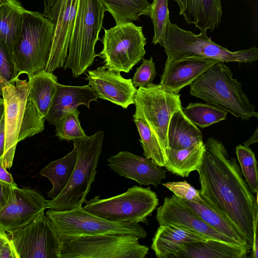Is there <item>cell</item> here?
Listing matches in <instances>:
<instances>
[{
    "mask_svg": "<svg viewBox=\"0 0 258 258\" xmlns=\"http://www.w3.org/2000/svg\"><path fill=\"white\" fill-rule=\"evenodd\" d=\"M167 59L197 56L222 62H252L258 60V48L253 46L232 51L213 41L207 33L193 32L179 27L169 21L162 45Z\"/></svg>",
    "mask_w": 258,
    "mask_h": 258,
    "instance_id": "7",
    "label": "cell"
},
{
    "mask_svg": "<svg viewBox=\"0 0 258 258\" xmlns=\"http://www.w3.org/2000/svg\"><path fill=\"white\" fill-rule=\"evenodd\" d=\"M233 75L228 66L218 61L189 85V93L236 118L246 120L257 118L255 106L250 103L242 84L232 78Z\"/></svg>",
    "mask_w": 258,
    "mask_h": 258,
    "instance_id": "3",
    "label": "cell"
},
{
    "mask_svg": "<svg viewBox=\"0 0 258 258\" xmlns=\"http://www.w3.org/2000/svg\"><path fill=\"white\" fill-rule=\"evenodd\" d=\"M0 73L8 82L14 79V67L7 47L0 38Z\"/></svg>",
    "mask_w": 258,
    "mask_h": 258,
    "instance_id": "38",
    "label": "cell"
},
{
    "mask_svg": "<svg viewBox=\"0 0 258 258\" xmlns=\"http://www.w3.org/2000/svg\"><path fill=\"white\" fill-rule=\"evenodd\" d=\"M133 120L141 138L140 141L143 149L144 156L151 159L156 165L164 167L167 160L166 153L149 126L140 118Z\"/></svg>",
    "mask_w": 258,
    "mask_h": 258,
    "instance_id": "32",
    "label": "cell"
},
{
    "mask_svg": "<svg viewBox=\"0 0 258 258\" xmlns=\"http://www.w3.org/2000/svg\"><path fill=\"white\" fill-rule=\"evenodd\" d=\"M201 198L200 202L178 199L215 230L251 250L247 239L238 228L208 201Z\"/></svg>",
    "mask_w": 258,
    "mask_h": 258,
    "instance_id": "24",
    "label": "cell"
},
{
    "mask_svg": "<svg viewBox=\"0 0 258 258\" xmlns=\"http://www.w3.org/2000/svg\"><path fill=\"white\" fill-rule=\"evenodd\" d=\"M7 82V81L0 73V96H2V88Z\"/></svg>",
    "mask_w": 258,
    "mask_h": 258,
    "instance_id": "45",
    "label": "cell"
},
{
    "mask_svg": "<svg viewBox=\"0 0 258 258\" xmlns=\"http://www.w3.org/2000/svg\"><path fill=\"white\" fill-rule=\"evenodd\" d=\"M181 109L172 115L168 128V148L175 150L186 149L203 142L201 132L186 117Z\"/></svg>",
    "mask_w": 258,
    "mask_h": 258,
    "instance_id": "25",
    "label": "cell"
},
{
    "mask_svg": "<svg viewBox=\"0 0 258 258\" xmlns=\"http://www.w3.org/2000/svg\"><path fill=\"white\" fill-rule=\"evenodd\" d=\"M46 201L34 189L14 187L13 199L0 211V228L9 233L23 228L44 213Z\"/></svg>",
    "mask_w": 258,
    "mask_h": 258,
    "instance_id": "16",
    "label": "cell"
},
{
    "mask_svg": "<svg viewBox=\"0 0 258 258\" xmlns=\"http://www.w3.org/2000/svg\"><path fill=\"white\" fill-rule=\"evenodd\" d=\"M97 98L88 84L75 86L57 83L45 120L55 125L62 117L75 110L80 105L89 109L90 103L97 101Z\"/></svg>",
    "mask_w": 258,
    "mask_h": 258,
    "instance_id": "20",
    "label": "cell"
},
{
    "mask_svg": "<svg viewBox=\"0 0 258 258\" xmlns=\"http://www.w3.org/2000/svg\"><path fill=\"white\" fill-rule=\"evenodd\" d=\"M14 187L12 185L0 180V211L13 199Z\"/></svg>",
    "mask_w": 258,
    "mask_h": 258,
    "instance_id": "39",
    "label": "cell"
},
{
    "mask_svg": "<svg viewBox=\"0 0 258 258\" xmlns=\"http://www.w3.org/2000/svg\"><path fill=\"white\" fill-rule=\"evenodd\" d=\"M78 0H44L43 15L54 26L52 48L44 70L63 67L76 17Z\"/></svg>",
    "mask_w": 258,
    "mask_h": 258,
    "instance_id": "14",
    "label": "cell"
},
{
    "mask_svg": "<svg viewBox=\"0 0 258 258\" xmlns=\"http://www.w3.org/2000/svg\"><path fill=\"white\" fill-rule=\"evenodd\" d=\"M54 34V26L42 13L25 10L21 34L12 53L14 79L22 74L30 77L44 69Z\"/></svg>",
    "mask_w": 258,
    "mask_h": 258,
    "instance_id": "4",
    "label": "cell"
},
{
    "mask_svg": "<svg viewBox=\"0 0 258 258\" xmlns=\"http://www.w3.org/2000/svg\"><path fill=\"white\" fill-rule=\"evenodd\" d=\"M101 41L103 49L98 56L103 59L104 66L108 71L128 73L146 53L143 27L133 22L104 29Z\"/></svg>",
    "mask_w": 258,
    "mask_h": 258,
    "instance_id": "10",
    "label": "cell"
},
{
    "mask_svg": "<svg viewBox=\"0 0 258 258\" xmlns=\"http://www.w3.org/2000/svg\"><path fill=\"white\" fill-rule=\"evenodd\" d=\"M3 101V99L0 98V103Z\"/></svg>",
    "mask_w": 258,
    "mask_h": 258,
    "instance_id": "48",
    "label": "cell"
},
{
    "mask_svg": "<svg viewBox=\"0 0 258 258\" xmlns=\"http://www.w3.org/2000/svg\"><path fill=\"white\" fill-rule=\"evenodd\" d=\"M156 218L159 226L168 224L177 225L199 234L208 239L241 246L209 225L174 195L164 198L163 205L157 209Z\"/></svg>",
    "mask_w": 258,
    "mask_h": 258,
    "instance_id": "15",
    "label": "cell"
},
{
    "mask_svg": "<svg viewBox=\"0 0 258 258\" xmlns=\"http://www.w3.org/2000/svg\"><path fill=\"white\" fill-rule=\"evenodd\" d=\"M77 152L73 149L64 157L53 161L40 171V174L47 178L52 188L48 192V197L53 199L57 197L68 184L75 167Z\"/></svg>",
    "mask_w": 258,
    "mask_h": 258,
    "instance_id": "29",
    "label": "cell"
},
{
    "mask_svg": "<svg viewBox=\"0 0 258 258\" xmlns=\"http://www.w3.org/2000/svg\"><path fill=\"white\" fill-rule=\"evenodd\" d=\"M129 234L85 236L63 242L60 258H144L148 246Z\"/></svg>",
    "mask_w": 258,
    "mask_h": 258,
    "instance_id": "11",
    "label": "cell"
},
{
    "mask_svg": "<svg viewBox=\"0 0 258 258\" xmlns=\"http://www.w3.org/2000/svg\"><path fill=\"white\" fill-rule=\"evenodd\" d=\"M25 10L18 0H4L0 5V38L7 47L11 57L21 34Z\"/></svg>",
    "mask_w": 258,
    "mask_h": 258,
    "instance_id": "26",
    "label": "cell"
},
{
    "mask_svg": "<svg viewBox=\"0 0 258 258\" xmlns=\"http://www.w3.org/2000/svg\"><path fill=\"white\" fill-rule=\"evenodd\" d=\"M134 104V119L140 118L147 123L166 153L170 118L182 108L180 95L164 90L159 84L151 83L137 89Z\"/></svg>",
    "mask_w": 258,
    "mask_h": 258,
    "instance_id": "12",
    "label": "cell"
},
{
    "mask_svg": "<svg viewBox=\"0 0 258 258\" xmlns=\"http://www.w3.org/2000/svg\"><path fill=\"white\" fill-rule=\"evenodd\" d=\"M8 236L19 258H60L63 242L44 213Z\"/></svg>",
    "mask_w": 258,
    "mask_h": 258,
    "instance_id": "13",
    "label": "cell"
},
{
    "mask_svg": "<svg viewBox=\"0 0 258 258\" xmlns=\"http://www.w3.org/2000/svg\"><path fill=\"white\" fill-rule=\"evenodd\" d=\"M5 115L0 123V159H3L5 155Z\"/></svg>",
    "mask_w": 258,
    "mask_h": 258,
    "instance_id": "42",
    "label": "cell"
},
{
    "mask_svg": "<svg viewBox=\"0 0 258 258\" xmlns=\"http://www.w3.org/2000/svg\"><path fill=\"white\" fill-rule=\"evenodd\" d=\"M208 239L181 226L161 225L152 239L151 248L158 258H172L187 243L205 241Z\"/></svg>",
    "mask_w": 258,
    "mask_h": 258,
    "instance_id": "22",
    "label": "cell"
},
{
    "mask_svg": "<svg viewBox=\"0 0 258 258\" xmlns=\"http://www.w3.org/2000/svg\"><path fill=\"white\" fill-rule=\"evenodd\" d=\"M0 180L10 184L14 187H17L12 175L6 170V168L4 166L3 160L1 159H0Z\"/></svg>",
    "mask_w": 258,
    "mask_h": 258,
    "instance_id": "41",
    "label": "cell"
},
{
    "mask_svg": "<svg viewBox=\"0 0 258 258\" xmlns=\"http://www.w3.org/2000/svg\"><path fill=\"white\" fill-rule=\"evenodd\" d=\"M99 196L85 202L87 212L107 221L122 223L148 224L150 216L158 205L155 192L150 187L136 185L117 196L100 199Z\"/></svg>",
    "mask_w": 258,
    "mask_h": 258,
    "instance_id": "8",
    "label": "cell"
},
{
    "mask_svg": "<svg viewBox=\"0 0 258 258\" xmlns=\"http://www.w3.org/2000/svg\"><path fill=\"white\" fill-rule=\"evenodd\" d=\"M116 24L140 20L149 16L151 4L147 0H100Z\"/></svg>",
    "mask_w": 258,
    "mask_h": 258,
    "instance_id": "30",
    "label": "cell"
},
{
    "mask_svg": "<svg viewBox=\"0 0 258 258\" xmlns=\"http://www.w3.org/2000/svg\"><path fill=\"white\" fill-rule=\"evenodd\" d=\"M142 64L137 69L132 82L135 87H146L152 83L157 73L153 57L149 59L143 58Z\"/></svg>",
    "mask_w": 258,
    "mask_h": 258,
    "instance_id": "36",
    "label": "cell"
},
{
    "mask_svg": "<svg viewBox=\"0 0 258 258\" xmlns=\"http://www.w3.org/2000/svg\"><path fill=\"white\" fill-rule=\"evenodd\" d=\"M28 85L19 78L8 81L2 88L5 115V155L4 166L13 164L17 145L19 142L41 132L45 118L39 114L28 96Z\"/></svg>",
    "mask_w": 258,
    "mask_h": 258,
    "instance_id": "2",
    "label": "cell"
},
{
    "mask_svg": "<svg viewBox=\"0 0 258 258\" xmlns=\"http://www.w3.org/2000/svg\"><path fill=\"white\" fill-rule=\"evenodd\" d=\"M163 185L179 199L194 202L202 200L199 190L195 189L186 180L168 182L163 183Z\"/></svg>",
    "mask_w": 258,
    "mask_h": 258,
    "instance_id": "37",
    "label": "cell"
},
{
    "mask_svg": "<svg viewBox=\"0 0 258 258\" xmlns=\"http://www.w3.org/2000/svg\"><path fill=\"white\" fill-rule=\"evenodd\" d=\"M0 258H19L14 244L10 238L1 249Z\"/></svg>",
    "mask_w": 258,
    "mask_h": 258,
    "instance_id": "40",
    "label": "cell"
},
{
    "mask_svg": "<svg viewBox=\"0 0 258 258\" xmlns=\"http://www.w3.org/2000/svg\"><path fill=\"white\" fill-rule=\"evenodd\" d=\"M239 166L251 191L255 195L258 190L257 162L255 154L249 147L239 145L235 149Z\"/></svg>",
    "mask_w": 258,
    "mask_h": 258,
    "instance_id": "33",
    "label": "cell"
},
{
    "mask_svg": "<svg viewBox=\"0 0 258 258\" xmlns=\"http://www.w3.org/2000/svg\"><path fill=\"white\" fill-rule=\"evenodd\" d=\"M87 71L85 80L88 81V85L98 98L124 109L134 104L137 89L131 79H125L120 72L108 71L104 66Z\"/></svg>",
    "mask_w": 258,
    "mask_h": 258,
    "instance_id": "17",
    "label": "cell"
},
{
    "mask_svg": "<svg viewBox=\"0 0 258 258\" xmlns=\"http://www.w3.org/2000/svg\"><path fill=\"white\" fill-rule=\"evenodd\" d=\"M218 61L197 56L167 59L159 85L164 90L178 93Z\"/></svg>",
    "mask_w": 258,
    "mask_h": 258,
    "instance_id": "19",
    "label": "cell"
},
{
    "mask_svg": "<svg viewBox=\"0 0 258 258\" xmlns=\"http://www.w3.org/2000/svg\"><path fill=\"white\" fill-rule=\"evenodd\" d=\"M28 96L40 115L45 118L56 91L57 78L52 72L42 69L28 77Z\"/></svg>",
    "mask_w": 258,
    "mask_h": 258,
    "instance_id": "27",
    "label": "cell"
},
{
    "mask_svg": "<svg viewBox=\"0 0 258 258\" xmlns=\"http://www.w3.org/2000/svg\"><path fill=\"white\" fill-rule=\"evenodd\" d=\"M204 150V142L179 150L168 148L164 167L173 174L182 177H188L190 172L199 167Z\"/></svg>",
    "mask_w": 258,
    "mask_h": 258,
    "instance_id": "28",
    "label": "cell"
},
{
    "mask_svg": "<svg viewBox=\"0 0 258 258\" xmlns=\"http://www.w3.org/2000/svg\"><path fill=\"white\" fill-rule=\"evenodd\" d=\"M178 5L179 15L188 24H194L201 32H213L221 22V0H173Z\"/></svg>",
    "mask_w": 258,
    "mask_h": 258,
    "instance_id": "21",
    "label": "cell"
},
{
    "mask_svg": "<svg viewBox=\"0 0 258 258\" xmlns=\"http://www.w3.org/2000/svg\"><path fill=\"white\" fill-rule=\"evenodd\" d=\"M104 137L103 131H98L93 135L73 141L77 152L74 171L60 194L46 201V209L68 211L82 207L94 181Z\"/></svg>",
    "mask_w": 258,
    "mask_h": 258,
    "instance_id": "5",
    "label": "cell"
},
{
    "mask_svg": "<svg viewBox=\"0 0 258 258\" xmlns=\"http://www.w3.org/2000/svg\"><path fill=\"white\" fill-rule=\"evenodd\" d=\"M181 110L190 121L201 128L226 119L228 113L212 104L203 103H189Z\"/></svg>",
    "mask_w": 258,
    "mask_h": 258,
    "instance_id": "31",
    "label": "cell"
},
{
    "mask_svg": "<svg viewBox=\"0 0 258 258\" xmlns=\"http://www.w3.org/2000/svg\"><path fill=\"white\" fill-rule=\"evenodd\" d=\"M251 251L246 247L208 239L184 244L172 258H246Z\"/></svg>",
    "mask_w": 258,
    "mask_h": 258,
    "instance_id": "23",
    "label": "cell"
},
{
    "mask_svg": "<svg viewBox=\"0 0 258 258\" xmlns=\"http://www.w3.org/2000/svg\"><path fill=\"white\" fill-rule=\"evenodd\" d=\"M258 128L256 127L253 135L246 141L243 142V145L246 147H249L250 145L256 143L258 141Z\"/></svg>",
    "mask_w": 258,
    "mask_h": 258,
    "instance_id": "43",
    "label": "cell"
},
{
    "mask_svg": "<svg viewBox=\"0 0 258 258\" xmlns=\"http://www.w3.org/2000/svg\"><path fill=\"white\" fill-rule=\"evenodd\" d=\"M197 171L201 197L238 228L252 248L258 219L257 192H251L236 159L229 157L221 141L212 137L205 143Z\"/></svg>",
    "mask_w": 258,
    "mask_h": 258,
    "instance_id": "1",
    "label": "cell"
},
{
    "mask_svg": "<svg viewBox=\"0 0 258 258\" xmlns=\"http://www.w3.org/2000/svg\"><path fill=\"white\" fill-rule=\"evenodd\" d=\"M9 239L6 232L0 228V252L5 243Z\"/></svg>",
    "mask_w": 258,
    "mask_h": 258,
    "instance_id": "44",
    "label": "cell"
},
{
    "mask_svg": "<svg viewBox=\"0 0 258 258\" xmlns=\"http://www.w3.org/2000/svg\"><path fill=\"white\" fill-rule=\"evenodd\" d=\"M4 1V0H0V5Z\"/></svg>",
    "mask_w": 258,
    "mask_h": 258,
    "instance_id": "47",
    "label": "cell"
},
{
    "mask_svg": "<svg viewBox=\"0 0 258 258\" xmlns=\"http://www.w3.org/2000/svg\"><path fill=\"white\" fill-rule=\"evenodd\" d=\"M106 10L100 0H78L74 25L64 69L79 77L88 70L98 56L95 51Z\"/></svg>",
    "mask_w": 258,
    "mask_h": 258,
    "instance_id": "6",
    "label": "cell"
},
{
    "mask_svg": "<svg viewBox=\"0 0 258 258\" xmlns=\"http://www.w3.org/2000/svg\"><path fill=\"white\" fill-rule=\"evenodd\" d=\"M79 114V111L76 109L62 117L55 125L56 136L61 140L66 141H74L87 136L81 126Z\"/></svg>",
    "mask_w": 258,
    "mask_h": 258,
    "instance_id": "35",
    "label": "cell"
},
{
    "mask_svg": "<svg viewBox=\"0 0 258 258\" xmlns=\"http://www.w3.org/2000/svg\"><path fill=\"white\" fill-rule=\"evenodd\" d=\"M45 215L62 242L100 234H129L139 239L145 238L147 235L139 224L110 222L86 211L83 206L68 211L49 210Z\"/></svg>",
    "mask_w": 258,
    "mask_h": 258,
    "instance_id": "9",
    "label": "cell"
},
{
    "mask_svg": "<svg viewBox=\"0 0 258 258\" xmlns=\"http://www.w3.org/2000/svg\"><path fill=\"white\" fill-rule=\"evenodd\" d=\"M4 100L0 103V123L4 114Z\"/></svg>",
    "mask_w": 258,
    "mask_h": 258,
    "instance_id": "46",
    "label": "cell"
},
{
    "mask_svg": "<svg viewBox=\"0 0 258 258\" xmlns=\"http://www.w3.org/2000/svg\"><path fill=\"white\" fill-rule=\"evenodd\" d=\"M168 0H153L151 4L149 17L154 27V36L152 43L162 46L169 19Z\"/></svg>",
    "mask_w": 258,
    "mask_h": 258,
    "instance_id": "34",
    "label": "cell"
},
{
    "mask_svg": "<svg viewBox=\"0 0 258 258\" xmlns=\"http://www.w3.org/2000/svg\"><path fill=\"white\" fill-rule=\"evenodd\" d=\"M108 166L116 173L137 182L140 185L157 187L166 176V170L151 159L127 151H120L108 159Z\"/></svg>",
    "mask_w": 258,
    "mask_h": 258,
    "instance_id": "18",
    "label": "cell"
}]
</instances>
